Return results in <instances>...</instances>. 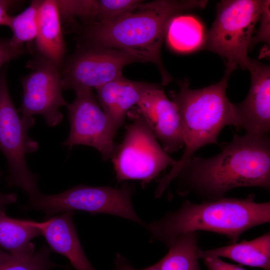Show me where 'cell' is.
I'll return each instance as SVG.
<instances>
[{
	"label": "cell",
	"instance_id": "83f0119b",
	"mask_svg": "<svg viewBox=\"0 0 270 270\" xmlns=\"http://www.w3.org/2000/svg\"><path fill=\"white\" fill-rule=\"evenodd\" d=\"M114 265L115 270H160L156 264L143 269H136L132 267L130 262L120 253H118L116 256L114 262Z\"/></svg>",
	"mask_w": 270,
	"mask_h": 270
},
{
	"label": "cell",
	"instance_id": "ba28073f",
	"mask_svg": "<svg viewBox=\"0 0 270 270\" xmlns=\"http://www.w3.org/2000/svg\"><path fill=\"white\" fill-rule=\"evenodd\" d=\"M130 116L132 122L111 159L118 182L138 180L144 188L177 160L164 150L136 109Z\"/></svg>",
	"mask_w": 270,
	"mask_h": 270
},
{
	"label": "cell",
	"instance_id": "7402d4cb",
	"mask_svg": "<svg viewBox=\"0 0 270 270\" xmlns=\"http://www.w3.org/2000/svg\"><path fill=\"white\" fill-rule=\"evenodd\" d=\"M50 248L43 246L30 256H20L0 248V270H50L62 267L50 260Z\"/></svg>",
	"mask_w": 270,
	"mask_h": 270
},
{
	"label": "cell",
	"instance_id": "ffe728a7",
	"mask_svg": "<svg viewBox=\"0 0 270 270\" xmlns=\"http://www.w3.org/2000/svg\"><path fill=\"white\" fill-rule=\"evenodd\" d=\"M166 36L176 51L188 52L204 46L206 34L202 23L190 15H178L170 22Z\"/></svg>",
	"mask_w": 270,
	"mask_h": 270
},
{
	"label": "cell",
	"instance_id": "52a82bcc",
	"mask_svg": "<svg viewBox=\"0 0 270 270\" xmlns=\"http://www.w3.org/2000/svg\"><path fill=\"white\" fill-rule=\"evenodd\" d=\"M35 123L34 118L20 117L10 94L4 70L0 76V150L8 164V185L21 188L29 196L40 192L38 176L30 170L26 160V154L38 148L28 134Z\"/></svg>",
	"mask_w": 270,
	"mask_h": 270
},
{
	"label": "cell",
	"instance_id": "f1b7e54d",
	"mask_svg": "<svg viewBox=\"0 0 270 270\" xmlns=\"http://www.w3.org/2000/svg\"><path fill=\"white\" fill-rule=\"evenodd\" d=\"M17 2L10 0H0V26H7L10 15L8 12Z\"/></svg>",
	"mask_w": 270,
	"mask_h": 270
},
{
	"label": "cell",
	"instance_id": "ac0fdd59",
	"mask_svg": "<svg viewBox=\"0 0 270 270\" xmlns=\"http://www.w3.org/2000/svg\"><path fill=\"white\" fill-rule=\"evenodd\" d=\"M0 210V248L16 256H28L35 252L31 240L42 232L36 222L13 218Z\"/></svg>",
	"mask_w": 270,
	"mask_h": 270
},
{
	"label": "cell",
	"instance_id": "44dd1931",
	"mask_svg": "<svg viewBox=\"0 0 270 270\" xmlns=\"http://www.w3.org/2000/svg\"><path fill=\"white\" fill-rule=\"evenodd\" d=\"M42 0H32L30 6L19 14L10 16L7 26L12 34L8 40L15 48H23L24 44L35 40L38 30V15Z\"/></svg>",
	"mask_w": 270,
	"mask_h": 270
},
{
	"label": "cell",
	"instance_id": "4fadbf2b",
	"mask_svg": "<svg viewBox=\"0 0 270 270\" xmlns=\"http://www.w3.org/2000/svg\"><path fill=\"white\" fill-rule=\"evenodd\" d=\"M251 74L248 94L240 103L234 104L237 128L246 134L268 135L270 130V67L251 59L248 68Z\"/></svg>",
	"mask_w": 270,
	"mask_h": 270
},
{
	"label": "cell",
	"instance_id": "6da1fadb",
	"mask_svg": "<svg viewBox=\"0 0 270 270\" xmlns=\"http://www.w3.org/2000/svg\"><path fill=\"white\" fill-rule=\"evenodd\" d=\"M175 178L178 193L204 200L224 197L238 188L270 189V138L268 135L235 134L220 153L210 158L193 156Z\"/></svg>",
	"mask_w": 270,
	"mask_h": 270
},
{
	"label": "cell",
	"instance_id": "9c48e42d",
	"mask_svg": "<svg viewBox=\"0 0 270 270\" xmlns=\"http://www.w3.org/2000/svg\"><path fill=\"white\" fill-rule=\"evenodd\" d=\"M142 62L121 50L86 44L70 60L62 75L63 90L97 89L123 76L126 66Z\"/></svg>",
	"mask_w": 270,
	"mask_h": 270
},
{
	"label": "cell",
	"instance_id": "d6986e66",
	"mask_svg": "<svg viewBox=\"0 0 270 270\" xmlns=\"http://www.w3.org/2000/svg\"><path fill=\"white\" fill-rule=\"evenodd\" d=\"M199 238L198 232L180 235L156 264L160 270H201L198 256Z\"/></svg>",
	"mask_w": 270,
	"mask_h": 270
},
{
	"label": "cell",
	"instance_id": "7c38bea8",
	"mask_svg": "<svg viewBox=\"0 0 270 270\" xmlns=\"http://www.w3.org/2000/svg\"><path fill=\"white\" fill-rule=\"evenodd\" d=\"M162 86L156 84L148 90L138 104L136 109L168 154L182 148L184 146V138L176 107L167 97Z\"/></svg>",
	"mask_w": 270,
	"mask_h": 270
},
{
	"label": "cell",
	"instance_id": "8fae6325",
	"mask_svg": "<svg viewBox=\"0 0 270 270\" xmlns=\"http://www.w3.org/2000/svg\"><path fill=\"white\" fill-rule=\"evenodd\" d=\"M34 62L32 72L22 81V116L42 115L48 126H55L63 120L60 108L68 105L62 94V75L58 67L42 56Z\"/></svg>",
	"mask_w": 270,
	"mask_h": 270
},
{
	"label": "cell",
	"instance_id": "7a4b0ae2",
	"mask_svg": "<svg viewBox=\"0 0 270 270\" xmlns=\"http://www.w3.org/2000/svg\"><path fill=\"white\" fill-rule=\"evenodd\" d=\"M205 0L142 1L119 16L107 22L88 24L83 36L86 44L126 51L142 62H150L158 68L162 86L172 78L162 64V44L170 20L181 12L204 8Z\"/></svg>",
	"mask_w": 270,
	"mask_h": 270
},
{
	"label": "cell",
	"instance_id": "e0dca14e",
	"mask_svg": "<svg viewBox=\"0 0 270 270\" xmlns=\"http://www.w3.org/2000/svg\"><path fill=\"white\" fill-rule=\"evenodd\" d=\"M198 256L199 259L226 258L242 264L270 270V232L248 241L206 250L200 249Z\"/></svg>",
	"mask_w": 270,
	"mask_h": 270
},
{
	"label": "cell",
	"instance_id": "30bf717a",
	"mask_svg": "<svg viewBox=\"0 0 270 270\" xmlns=\"http://www.w3.org/2000/svg\"><path fill=\"white\" fill-rule=\"evenodd\" d=\"M76 98L68 104L69 135L62 146L71 149L82 144L96 148L104 160L111 159L116 146L112 127L92 90L75 92Z\"/></svg>",
	"mask_w": 270,
	"mask_h": 270
},
{
	"label": "cell",
	"instance_id": "8992f818",
	"mask_svg": "<svg viewBox=\"0 0 270 270\" xmlns=\"http://www.w3.org/2000/svg\"><path fill=\"white\" fill-rule=\"evenodd\" d=\"M134 192V186L127 182L120 188L80 184L58 194L39 192L30 196L23 208L38 210L48 216L74 210L106 214L129 220L145 227L146 224L137 214L132 202Z\"/></svg>",
	"mask_w": 270,
	"mask_h": 270
},
{
	"label": "cell",
	"instance_id": "277c9868",
	"mask_svg": "<svg viewBox=\"0 0 270 270\" xmlns=\"http://www.w3.org/2000/svg\"><path fill=\"white\" fill-rule=\"evenodd\" d=\"M236 68L227 63L224 76L216 84L192 90L188 82L183 81L178 82V92H170L180 118L185 148L180 158L158 181L156 196H162L196 151L206 145L218 144V136L225 126H238L234 104L226 96L229 78Z\"/></svg>",
	"mask_w": 270,
	"mask_h": 270
},
{
	"label": "cell",
	"instance_id": "484cf974",
	"mask_svg": "<svg viewBox=\"0 0 270 270\" xmlns=\"http://www.w3.org/2000/svg\"><path fill=\"white\" fill-rule=\"evenodd\" d=\"M25 52L24 48H15L8 40L0 38V76L2 66L6 62L18 58Z\"/></svg>",
	"mask_w": 270,
	"mask_h": 270
},
{
	"label": "cell",
	"instance_id": "5b68a950",
	"mask_svg": "<svg viewBox=\"0 0 270 270\" xmlns=\"http://www.w3.org/2000/svg\"><path fill=\"white\" fill-rule=\"evenodd\" d=\"M264 0H224L217 4L216 19L206 34L204 46L227 63L247 69L250 43Z\"/></svg>",
	"mask_w": 270,
	"mask_h": 270
},
{
	"label": "cell",
	"instance_id": "4316f807",
	"mask_svg": "<svg viewBox=\"0 0 270 270\" xmlns=\"http://www.w3.org/2000/svg\"><path fill=\"white\" fill-rule=\"evenodd\" d=\"M202 260L207 270H245L238 266L226 262L216 257H206Z\"/></svg>",
	"mask_w": 270,
	"mask_h": 270
},
{
	"label": "cell",
	"instance_id": "2e32d148",
	"mask_svg": "<svg viewBox=\"0 0 270 270\" xmlns=\"http://www.w3.org/2000/svg\"><path fill=\"white\" fill-rule=\"evenodd\" d=\"M61 22L56 0H42L38 11L36 46L40 56L58 68L66 50Z\"/></svg>",
	"mask_w": 270,
	"mask_h": 270
},
{
	"label": "cell",
	"instance_id": "f546056e",
	"mask_svg": "<svg viewBox=\"0 0 270 270\" xmlns=\"http://www.w3.org/2000/svg\"><path fill=\"white\" fill-rule=\"evenodd\" d=\"M16 200L17 195L15 193H2L0 192V210H6V206L15 203Z\"/></svg>",
	"mask_w": 270,
	"mask_h": 270
},
{
	"label": "cell",
	"instance_id": "603a6c76",
	"mask_svg": "<svg viewBox=\"0 0 270 270\" xmlns=\"http://www.w3.org/2000/svg\"><path fill=\"white\" fill-rule=\"evenodd\" d=\"M61 20L70 22L79 18L88 24L95 22L97 0H56Z\"/></svg>",
	"mask_w": 270,
	"mask_h": 270
},
{
	"label": "cell",
	"instance_id": "d4e9b609",
	"mask_svg": "<svg viewBox=\"0 0 270 270\" xmlns=\"http://www.w3.org/2000/svg\"><path fill=\"white\" fill-rule=\"evenodd\" d=\"M259 20L260 25L256 34L252 38L250 49L258 42L270 44V0H264Z\"/></svg>",
	"mask_w": 270,
	"mask_h": 270
},
{
	"label": "cell",
	"instance_id": "3957f363",
	"mask_svg": "<svg viewBox=\"0 0 270 270\" xmlns=\"http://www.w3.org/2000/svg\"><path fill=\"white\" fill-rule=\"evenodd\" d=\"M254 194L246 198H222L200 203L185 200L176 210L146 224L150 242L168 248L180 235L204 230L222 234L236 242L246 230L270 222V202H257Z\"/></svg>",
	"mask_w": 270,
	"mask_h": 270
},
{
	"label": "cell",
	"instance_id": "9a60e30c",
	"mask_svg": "<svg viewBox=\"0 0 270 270\" xmlns=\"http://www.w3.org/2000/svg\"><path fill=\"white\" fill-rule=\"evenodd\" d=\"M74 212L68 211L36 222L51 250L66 256L76 270H96L87 258L73 222Z\"/></svg>",
	"mask_w": 270,
	"mask_h": 270
},
{
	"label": "cell",
	"instance_id": "5bb4252c",
	"mask_svg": "<svg viewBox=\"0 0 270 270\" xmlns=\"http://www.w3.org/2000/svg\"><path fill=\"white\" fill-rule=\"evenodd\" d=\"M156 84L122 76L96 89L97 100L116 133L124 124L129 110Z\"/></svg>",
	"mask_w": 270,
	"mask_h": 270
},
{
	"label": "cell",
	"instance_id": "cb8c5ba5",
	"mask_svg": "<svg viewBox=\"0 0 270 270\" xmlns=\"http://www.w3.org/2000/svg\"><path fill=\"white\" fill-rule=\"evenodd\" d=\"M140 0H97L95 22L110 21L132 8Z\"/></svg>",
	"mask_w": 270,
	"mask_h": 270
}]
</instances>
